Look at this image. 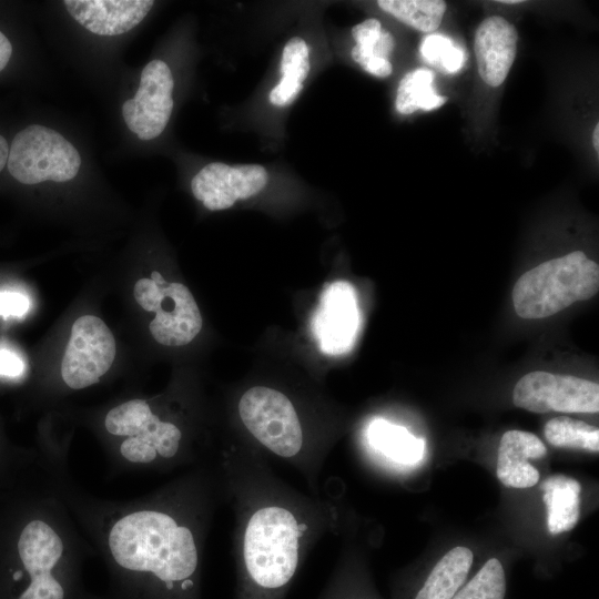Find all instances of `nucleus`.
Wrapping results in <instances>:
<instances>
[{
  "label": "nucleus",
  "mask_w": 599,
  "mask_h": 599,
  "mask_svg": "<svg viewBox=\"0 0 599 599\" xmlns=\"http://www.w3.org/2000/svg\"><path fill=\"white\" fill-rule=\"evenodd\" d=\"M65 463L42 458L44 479L105 562L112 599H201L206 475L194 473L144 497L115 501L77 488Z\"/></svg>",
  "instance_id": "f257e3e1"
},
{
  "label": "nucleus",
  "mask_w": 599,
  "mask_h": 599,
  "mask_svg": "<svg viewBox=\"0 0 599 599\" xmlns=\"http://www.w3.org/2000/svg\"><path fill=\"white\" fill-rule=\"evenodd\" d=\"M64 504L32 477L0 490V599H80L91 549Z\"/></svg>",
  "instance_id": "f03ea898"
},
{
  "label": "nucleus",
  "mask_w": 599,
  "mask_h": 599,
  "mask_svg": "<svg viewBox=\"0 0 599 599\" xmlns=\"http://www.w3.org/2000/svg\"><path fill=\"white\" fill-rule=\"evenodd\" d=\"M110 458L118 471L166 470L187 461L182 429L162 419L143 398L120 403L102 422Z\"/></svg>",
  "instance_id": "7ed1b4c3"
},
{
  "label": "nucleus",
  "mask_w": 599,
  "mask_h": 599,
  "mask_svg": "<svg viewBox=\"0 0 599 599\" xmlns=\"http://www.w3.org/2000/svg\"><path fill=\"white\" fill-rule=\"evenodd\" d=\"M598 288V264L583 252L575 251L524 273L514 286L512 303L518 316L544 318L591 298Z\"/></svg>",
  "instance_id": "20e7f679"
},
{
  "label": "nucleus",
  "mask_w": 599,
  "mask_h": 599,
  "mask_svg": "<svg viewBox=\"0 0 599 599\" xmlns=\"http://www.w3.org/2000/svg\"><path fill=\"white\" fill-rule=\"evenodd\" d=\"M81 156L60 133L43 125H29L16 134L7 166L23 184L67 182L77 176Z\"/></svg>",
  "instance_id": "39448f33"
},
{
  "label": "nucleus",
  "mask_w": 599,
  "mask_h": 599,
  "mask_svg": "<svg viewBox=\"0 0 599 599\" xmlns=\"http://www.w3.org/2000/svg\"><path fill=\"white\" fill-rule=\"evenodd\" d=\"M238 415L252 436L274 455L296 459L304 435L294 405L283 393L255 386L238 402Z\"/></svg>",
  "instance_id": "423d86ee"
},
{
  "label": "nucleus",
  "mask_w": 599,
  "mask_h": 599,
  "mask_svg": "<svg viewBox=\"0 0 599 599\" xmlns=\"http://www.w3.org/2000/svg\"><path fill=\"white\" fill-rule=\"evenodd\" d=\"M133 293L142 308L155 313L149 329L158 343L183 346L200 333L202 316L185 285L174 282L159 286L151 278H140Z\"/></svg>",
  "instance_id": "0eeeda50"
},
{
  "label": "nucleus",
  "mask_w": 599,
  "mask_h": 599,
  "mask_svg": "<svg viewBox=\"0 0 599 599\" xmlns=\"http://www.w3.org/2000/svg\"><path fill=\"white\" fill-rule=\"evenodd\" d=\"M512 400L532 413H598L599 385L571 375L535 370L517 382Z\"/></svg>",
  "instance_id": "6e6552de"
},
{
  "label": "nucleus",
  "mask_w": 599,
  "mask_h": 599,
  "mask_svg": "<svg viewBox=\"0 0 599 599\" xmlns=\"http://www.w3.org/2000/svg\"><path fill=\"white\" fill-rule=\"evenodd\" d=\"M115 352L114 337L101 318L79 317L71 327L62 358V380L71 389L97 384L113 364Z\"/></svg>",
  "instance_id": "1a4fd4ad"
},
{
  "label": "nucleus",
  "mask_w": 599,
  "mask_h": 599,
  "mask_svg": "<svg viewBox=\"0 0 599 599\" xmlns=\"http://www.w3.org/2000/svg\"><path fill=\"white\" fill-rule=\"evenodd\" d=\"M173 88V75L164 61L155 59L143 68L135 97L122 105L123 119L139 139L152 140L164 131L174 105Z\"/></svg>",
  "instance_id": "9d476101"
},
{
  "label": "nucleus",
  "mask_w": 599,
  "mask_h": 599,
  "mask_svg": "<svg viewBox=\"0 0 599 599\" xmlns=\"http://www.w3.org/2000/svg\"><path fill=\"white\" fill-rule=\"evenodd\" d=\"M267 180L266 170L258 164L232 166L213 162L195 174L191 189L206 209L220 211L231 207L237 200L260 193Z\"/></svg>",
  "instance_id": "9b49d317"
},
{
  "label": "nucleus",
  "mask_w": 599,
  "mask_h": 599,
  "mask_svg": "<svg viewBox=\"0 0 599 599\" xmlns=\"http://www.w3.org/2000/svg\"><path fill=\"white\" fill-rule=\"evenodd\" d=\"M359 314L354 288L346 282L332 284L322 297L316 315V335L327 354H343L354 345Z\"/></svg>",
  "instance_id": "f8f14e48"
},
{
  "label": "nucleus",
  "mask_w": 599,
  "mask_h": 599,
  "mask_svg": "<svg viewBox=\"0 0 599 599\" xmlns=\"http://www.w3.org/2000/svg\"><path fill=\"white\" fill-rule=\"evenodd\" d=\"M518 34L516 28L500 16L481 21L475 33L474 50L481 80L499 87L515 61Z\"/></svg>",
  "instance_id": "ddd939ff"
},
{
  "label": "nucleus",
  "mask_w": 599,
  "mask_h": 599,
  "mask_svg": "<svg viewBox=\"0 0 599 599\" xmlns=\"http://www.w3.org/2000/svg\"><path fill=\"white\" fill-rule=\"evenodd\" d=\"M65 8L82 27L99 35H118L136 27L154 4L152 0H65Z\"/></svg>",
  "instance_id": "4468645a"
},
{
  "label": "nucleus",
  "mask_w": 599,
  "mask_h": 599,
  "mask_svg": "<svg viewBox=\"0 0 599 599\" xmlns=\"http://www.w3.org/2000/svg\"><path fill=\"white\" fill-rule=\"evenodd\" d=\"M546 453V446L535 434L524 430L506 432L498 447L497 478L507 487L535 486L540 475L529 459L541 458Z\"/></svg>",
  "instance_id": "2eb2a0df"
},
{
  "label": "nucleus",
  "mask_w": 599,
  "mask_h": 599,
  "mask_svg": "<svg viewBox=\"0 0 599 599\" xmlns=\"http://www.w3.org/2000/svg\"><path fill=\"white\" fill-rule=\"evenodd\" d=\"M356 45L352 49V58L366 72L385 78L393 72L388 60L395 40L390 32L383 29L377 19H367L352 29Z\"/></svg>",
  "instance_id": "dca6fc26"
},
{
  "label": "nucleus",
  "mask_w": 599,
  "mask_h": 599,
  "mask_svg": "<svg viewBox=\"0 0 599 599\" xmlns=\"http://www.w3.org/2000/svg\"><path fill=\"white\" fill-rule=\"evenodd\" d=\"M547 507V524L551 535L572 529L579 519L580 484L568 476L557 474L541 484Z\"/></svg>",
  "instance_id": "f3484780"
},
{
  "label": "nucleus",
  "mask_w": 599,
  "mask_h": 599,
  "mask_svg": "<svg viewBox=\"0 0 599 599\" xmlns=\"http://www.w3.org/2000/svg\"><path fill=\"white\" fill-rule=\"evenodd\" d=\"M473 558L466 547L450 549L432 569L415 599H453L469 573Z\"/></svg>",
  "instance_id": "a211bd4d"
},
{
  "label": "nucleus",
  "mask_w": 599,
  "mask_h": 599,
  "mask_svg": "<svg viewBox=\"0 0 599 599\" xmlns=\"http://www.w3.org/2000/svg\"><path fill=\"white\" fill-rule=\"evenodd\" d=\"M369 444L389 460L402 465H416L425 453V443L405 427L383 418L372 422L367 432Z\"/></svg>",
  "instance_id": "6ab92c4d"
},
{
  "label": "nucleus",
  "mask_w": 599,
  "mask_h": 599,
  "mask_svg": "<svg viewBox=\"0 0 599 599\" xmlns=\"http://www.w3.org/2000/svg\"><path fill=\"white\" fill-rule=\"evenodd\" d=\"M308 55L309 48L302 38L287 41L281 59L282 78L270 93L274 105L287 106L297 98L311 70Z\"/></svg>",
  "instance_id": "aec40b11"
},
{
  "label": "nucleus",
  "mask_w": 599,
  "mask_h": 599,
  "mask_svg": "<svg viewBox=\"0 0 599 599\" xmlns=\"http://www.w3.org/2000/svg\"><path fill=\"white\" fill-rule=\"evenodd\" d=\"M447 101L434 88V73L426 68L416 69L403 77L398 84L395 105L399 113L410 114L417 110L430 111Z\"/></svg>",
  "instance_id": "412c9836"
},
{
  "label": "nucleus",
  "mask_w": 599,
  "mask_h": 599,
  "mask_svg": "<svg viewBox=\"0 0 599 599\" xmlns=\"http://www.w3.org/2000/svg\"><path fill=\"white\" fill-rule=\"evenodd\" d=\"M377 4L386 13L426 33L438 29L447 8L441 0H379Z\"/></svg>",
  "instance_id": "4be33fe9"
},
{
  "label": "nucleus",
  "mask_w": 599,
  "mask_h": 599,
  "mask_svg": "<svg viewBox=\"0 0 599 599\" xmlns=\"http://www.w3.org/2000/svg\"><path fill=\"white\" fill-rule=\"evenodd\" d=\"M549 444L556 447H569L598 453L599 429L585 422L566 416L551 418L544 428Z\"/></svg>",
  "instance_id": "5701e85b"
},
{
  "label": "nucleus",
  "mask_w": 599,
  "mask_h": 599,
  "mask_svg": "<svg viewBox=\"0 0 599 599\" xmlns=\"http://www.w3.org/2000/svg\"><path fill=\"white\" fill-rule=\"evenodd\" d=\"M505 595L504 567L497 558H490L453 599H504Z\"/></svg>",
  "instance_id": "b1692460"
},
{
  "label": "nucleus",
  "mask_w": 599,
  "mask_h": 599,
  "mask_svg": "<svg viewBox=\"0 0 599 599\" xmlns=\"http://www.w3.org/2000/svg\"><path fill=\"white\" fill-rule=\"evenodd\" d=\"M420 54L429 64L446 73L458 72L466 60L465 52L446 35L430 33L420 43Z\"/></svg>",
  "instance_id": "393cba45"
},
{
  "label": "nucleus",
  "mask_w": 599,
  "mask_h": 599,
  "mask_svg": "<svg viewBox=\"0 0 599 599\" xmlns=\"http://www.w3.org/2000/svg\"><path fill=\"white\" fill-rule=\"evenodd\" d=\"M30 308L29 298L19 292H0V315L3 317H21Z\"/></svg>",
  "instance_id": "a878e982"
},
{
  "label": "nucleus",
  "mask_w": 599,
  "mask_h": 599,
  "mask_svg": "<svg viewBox=\"0 0 599 599\" xmlns=\"http://www.w3.org/2000/svg\"><path fill=\"white\" fill-rule=\"evenodd\" d=\"M24 370V363L18 354L0 349V376L17 377Z\"/></svg>",
  "instance_id": "bb28decb"
},
{
  "label": "nucleus",
  "mask_w": 599,
  "mask_h": 599,
  "mask_svg": "<svg viewBox=\"0 0 599 599\" xmlns=\"http://www.w3.org/2000/svg\"><path fill=\"white\" fill-rule=\"evenodd\" d=\"M12 54V45L8 38L0 31V72L7 67Z\"/></svg>",
  "instance_id": "cd10ccee"
},
{
  "label": "nucleus",
  "mask_w": 599,
  "mask_h": 599,
  "mask_svg": "<svg viewBox=\"0 0 599 599\" xmlns=\"http://www.w3.org/2000/svg\"><path fill=\"white\" fill-rule=\"evenodd\" d=\"M9 155V145L6 141V139L0 135V172L3 170L4 165H7Z\"/></svg>",
  "instance_id": "c85d7f7f"
},
{
  "label": "nucleus",
  "mask_w": 599,
  "mask_h": 599,
  "mask_svg": "<svg viewBox=\"0 0 599 599\" xmlns=\"http://www.w3.org/2000/svg\"><path fill=\"white\" fill-rule=\"evenodd\" d=\"M151 280L159 286H164L165 284H167L164 277L156 271H153L151 273Z\"/></svg>",
  "instance_id": "c756f323"
},
{
  "label": "nucleus",
  "mask_w": 599,
  "mask_h": 599,
  "mask_svg": "<svg viewBox=\"0 0 599 599\" xmlns=\"http://www.w3.org/2000/svg\"><path fill=\"white\" fill-rule=\"evenodd\" d=\"M592 143H593L595 150L599 152V123H597L593 129Z\"/></svg>",
  "instance_id": "7c9ffc66"
},
{
  "label": "nucleus",
  "mask_w": 599,
  "mask_h": 599,
  "mask_svg": "<svg viewBox=\"0 0 599 599\" xmlns=\"http://www.w3.org/2000/svg\"><path fill=\"white\" fill-rule=\"evenodd\" d=\"M498 2L505 3V4H516V3H521L522 1L521 0H499Z\"/></svg>",
  "instance_id": "2f4dec72"
},
{
  "label": "nucleus",
  "mask_w": 599,
  "mask_h": 599,
  "mask_svg": "<svg viewBox=\"0 0 599 599\" xmlns=\"http://www.w3.org/2000/svg\"><path fill=\"white\" fill-rule=\"evenodd\" d=\"M80 599H87V598H84V596H82Z\"/></svg>",
  "instance_id": "473e14b6"
},
{
  "label": "nucleus",
  "mask_w": 599,
  "mask_h": 599,
  "mask_svg": "<svg viewBox=\"0 0 599 599\" xmlns=\"http://www.w3.org/2000/svg\"><path fill=\"white\" fill-rule=\"evenodd\" d=\"M325 599H331V598H329L328 596H326V598H325Z\"/></svg>",
  "instance_id": "72a5a7b5"
}]
</instances>
